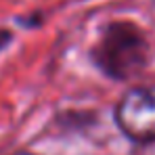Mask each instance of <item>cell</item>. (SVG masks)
<instances>
[{
  "label": "cell",
  "mask_w": 155,
  "mask_h": 155,
  "mask_svg": "<svg viewBox=\"0 0 155 155\" xmlns=\"http://www.w3.org/2000/svg\"><path fill=\"white\" fill-rule=\"evenodd\" d=\"M115 120L122 132L132 140H155V86L130 88L117 103Z\"/></svg>",
  "instance_id": "7a4b0ae2"
},
{
  "label": "cell",
  "mask_w": 155,
  "mask_h": 155,
  "mask_svg": "<svg viewBox=\"0 0 155 155\" xmlns=\"http://www.w3.org/2000/svg\"><path fill=\"white\" fill-rule=\"evenodd\" d=\"M11 38H13V34H11L8 29H0V51L11 42Z\"/></svg>",
  "instance_id": "3957f363"
},
{
  "label": "cell",
  "mask_w": 155,
  "mask_h": 155,
  "mask_svg": "<svg viewBox=\"0 0 155 155\" xmlns=\"http://www.w3.org/2000/svg\"><path fill=\"white\" fill-rule=\"evenodd\" d=\"M149 59V42L140 27L130 21H115L103 29L92 61L97 67L115 80H128L143 71Z\"/></svg>",
  "instance_id": "6da1fadb"
},
{
  "label": "cell",
  "mask_w": 155,
  "mask_h": 155,
  "mask_svg": "<svg viewBox=\"0 0 155 155\" xmlns=\"http://www.w3.org/2000/svg\"><path fill=\"white\" fill-rule=\"evenodd\" d=\"M19 155H31V153H19Z\"/></svg>",
  "instance_id": "277c9868"
}]
</instances>
